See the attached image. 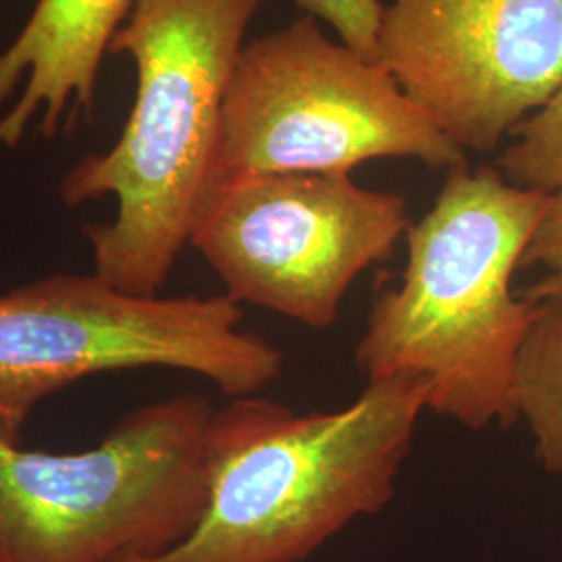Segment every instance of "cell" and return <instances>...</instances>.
Returning <instances> with one entry per match:
<instances>
[{
  "label": "cell",
  "instance_id": "1",
  "mask_svg": "<svg viewBox=\"0 0 562 562\" xmlns=\"http://www.w3.org/2000/svg\"><path fill=\"white\" fill-rule=\"evenodd\" d=\"M261 0H134L109 53L127 55L138 90L120 142L60 181L69 209L117 199L86 227L94 273L155 296L220 186L223 102Z\"/></svg>",
  "mask_w": 562,
  "mask_h": 562
},
{
  "label": "cell",
  "instance_id": "2",
  "mask_svg": "<svg viewBox=\"0 0 562 562\" xmlns=\"http://www.w3.org/2000/svg\"><path fill=\"white\" fill-rule=\"evenodd\" d=\"M548 199L496 167L448 169L434 206L406 232L401 283L367 315L355 348L367 382L422 378L427 411L467 429L517 422L515 362L540 302L510 281Z\"/></svg>",
  "mask_w": 562,
  "mask_h": 562
},
{
  "label": "cell",
  "instance_id": "3",
  "mask_svg": "<svg viewBox=\"0 0 562 562\" xmlns=\"http://www.w3.org/2000/svg\"><path fill=\"white\" fill-rule=\"evenodd\" d=\"M427 383L413 375L367 382L331 413H294L244 396L215 408L209 494L181 542L115 562H301L362 515L394 498Z\"/></svg>",
  "mask_w": 562,
  "mask_h": 562
},
{
  "label": "cell",
  "instance_id": "4",
  "mask_svg": "<svg viewBox=\"0 0 562 562\" xmlns=\"http://www.w3.org/2000/svg\"><path fill=\"white\" fill-rule=\"evenodd\" d=\"M213 415L204 396L180 394L81 452L0 438V562H115L181 542L206 504Z\"/></svg>",
  "mask_w": 562,
  "mask_h": 562
},
{
  "label": "cell",
  "instance_id": "5",
  "mask_svg": "<svg viewBox=\"0 0 562 562\" xmlns=\"http://www.w3.org/2000/svg\"><path fill=\"white\" fill-rule=\"evenodd\" d=\"M165 367L225 396H255L283 371V350L241 329L229 296H144L92 276L55 273L0 294V438L21 443L44 398L83 378Z\"/></svg>",
  "mask_w": 562,
  "mask_h": 562
},
{
  "label": "cell",
  "instance_id": "6",
  "mask_svg": "<svg viewBox=\"0 0 562 562\" xmlns=\"http://www.w3.org/2000/svg\"><path fill=\"white\" fill-rule=\"evenodd\" d=\"M373 159H415L446 171L467 161L380 63L327 38L315 18L302 15L241 46L223 102L220 183L350 176Z\"/></svg>",
  "mask_w": 562,
  "mask_h": 562
},
{
  "label": "cell",
  "instance_id": "7",
  "mask_svg": "<svg viewBox=\"0 0 562 562\" xmlns=\"http://www.w3.org/2000/svg\"><path fill=\"white\" fill-rule=\"evenodd\" d=\"M411 225L402 194L350 176H241L217 186L190 246L232 301L325 329L340 319L350 285L390 259Z\"/></svg>",
  "mask_w": 562,
  "mask_h": 562
},
{
  "label": "cell",
  "instance_id": "8",
  "mask_svg": "<svg viewBox=\"0 0 562 562\" xmlns=\"http://www.w3.org/2000/svg\"><path fill=\"white\" fill-rule=\"evenodd\" d=\"M375 63L462 153H492L562 83V0H392Z\"/></svg>",
  "mask_w": 562,
  "mask_h": 562
},
{
  "label": "cell",
  "instance_id": "9",
  "mask_svg": "<svg viewBox=\"0 0 562 562\" xmlns=\"http://www.w3.org/2000/svg\"><path fill=\"white\" fill-rule=\"evenodd\" d=\"M134 0H38L20 36L0 53V106L25 81L0 120V148H15L32 121L50 138L67 121L90 117L102 57Z\"/></svg>",
  "mask_w": 562,
  "mask_h": 562
},
{
  "label": "cell",
  "instance_id": "10",
  "mask_svg": "<svg viewBox=\"0 0 562 562\" xmlns=\"http://www.w3.org/2000/svg\"><path fill=\"white\" fill-rule=\"evenodd\" d=\"M517 419L529 425L548 473L562 475V299L540 302L515 362Z\"/></svg>",
  "mask_w": 562,
  "mask_h": 562
},
{
  "label": "cell",
  "instance_id": "11",
  "mask_svg": "<svg viewBox=\"0 0 562 562\" xmlns=\"http://www.w3.org/2000/svg\"><path fill=\"white\" fill-rule=\"evenodd\" d=\"M515 142L504 148L498 169L506 180L527 190L554 192L562 186V83L554 97L521 121Z\"/></svg>",
  "mask_w": 562,
  "mask_h": 562
},
{
  "label": "cell",
  "instance_id": "12",
  "mask_svg": "<svg viewBox=\"0 0 562 562\" xmlns=\"http://www.w3.org/2000/svg\"><path fill=\"white\" fill-rule=\"evenodd\" d=\"M540 267L542 278L517 292L531 302L562 299V186L550 192L542 220L522 252L521 267Z\"/></svg>",
  "mask_w": 562,
  "mask_h": 562
},
{
  "label": "cell",
  "instance_id": "13",
  "mask_svg": "<svg viewBox=\"0 0 562 562\" xmlns=\"http://www.w3.org/2000/svg\"><path fill=\"white\" fill-rule=\"evenodd\" d=\"M302 11L315 20L329 23L340 41L364 59L375 60L378 34L382 25L383 2L380 0H294Z\"/></svg>",
  "mask_w": 562,
  "mask_h": 562
}]
</instances>
